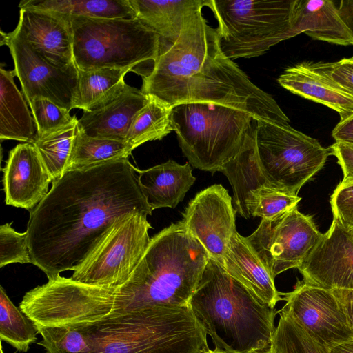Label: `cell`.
Segmentation results:
<instances>
[{"label":"cell","instance_id":"obj_1","mask_svg":"<svg viewBox=\"0 0 353 353\" xmlns=\"http://www.w3.org/2000/svg\"><path fill=\"white\" fill-rule=\"evenodd\" d=\"M152 211L128 159L69 170L30 212L32 264L48 280L74 271L118 217Z\"/></svg>","mask_w":353,"mask_h":353},{"label":"cell","instance_id":"obj_2","mask_svg":"<svg viewBox=\"0 0 353 353\" xmlns=\"http://www.w3.org/2000/svg\"><path fill=\"white\" fill-rule=\"evenodd\" d=\"M201 10L186 18L174 43H161L152 71L143 78L141 92L171 108L187 103L222 105L256 120L289 123L274 98L223 53L217 29L208 25Z\"/></svg>","mask_w":353,"mask_h":353},{"label":"cell","instance_id":"obj_3","mask_svg":"<svg viewBox=\"0 0 353 353\" xmlns=\"http://www.w3.org/2000/svg\"><path fill=\"white\" fill-rule=\"evenodd\" d=\"M209 258L182 221L171 224L151 238L123 284L101 288L92 321L158 306L190 307Z\"/></svg>","mask_w":353,"mask_h":353},{"label":"cell","instance_id":"obj_4","mask_svg":"<svg viewBox=\"0 0 353 353\" xmlns=\"http://www.w3.org/2000/svg\"><path fill=\"white\" fill-rule=\"evenodd\" d=\"M190 307L216 348L253 353L270 348L275 308L262 303L209 258Z\"/></svg>","mask_w":353,"mask_h":353},{"label":"cell","instance_id":"obj_5","mask_svg":"<svg viewBox=\"0 0 353 353\" xmlns=\"http://www.w3.org/2000/svg\"><path fill=\"white\" fill-rule=\"evenodd\" d=\"M82 325L92 337V353H202L209 349L208 334L190 307L158 306Z\"/></svg>","mask_w":353,"mask_h":353},{"label":"cell","instance_id":"obj_6","mask_svg":"<svg viewBox=\"0 0 353 353\" xmlns=\"http://www.w3.org/2000/svg\"><path fill=\"white\" fill-rule=\"evenodd\" d=\"M70 18L73 59L79 70L130 68L140 74L138 67L143 66L147 77L150 72L144 65L152 71L160 54L161 39L137 17Z\"/></svg>","mask_w":353,"mask_h":353},{"label":"cell","instance_id":"obj_7","mask_svg":"<svg viewBox=\"0 0 353 353\" xmlns=\"http://www.w3.org/2000/svg\"><path fill=\"white\" fill-rule=\"evenodd\" d=\"M253 119L244 111L203 103L176 105L171 112L173 130L188 163L212 174L239 152Z\"/></svg>","mask_w":353,"mask_h":353},{"label":"cell","instance_id":"obj_8","mask_svg":"<svg viewBox=\"0 0 353 353\" xmlns=\"http://www.w3.org/2000/svg\"><path fill=\"white\" fill-rule=\"evenodd\" d=\"M295 0H211L220 48L230 59L259 57L294 37Z\"/></svg>","mask_w":353,"mask_h":353},{"label":"cell","instance_id":"obj_9","mask_svg":"<svg viewBox=\"0 0 353 353\" xmlns=\"http://www.w3.org/2000/svg\"><path fill=\"white\" fill-rule=\"evenodd\" d=\"M258 165L267 185L292 196L324 166L330 148L290 125L256 120Z\"/></svg>","mask_w":353,"mask_h":353},{"label":"cell","instance_id":"obj_10","mask_svg":"<svg viewBox=\"0 0 353 353\" xmlns=\"http://www.w3.org/2000/svg\"><path fill=\"white\" fill-rule=\"evenodd\" d=\"M148 214L131 212L118 217L70 278L96 286H119L130 276L151 239Z\"/></svg>","mask_w":353,"mask_h":353},{"label":"cell","instance_id":"obj_11","mask_svg":"<svg viewBox=\"0 0 353 353\" xmlns=\"http://www.w3.org/2000/svg\"><path fill=\"white\" fill-rule=\"evenodd\" d=\"M311 216L297 206L272 219H261L245 240L263 265L275 277L299 268L322 238Z\"/></svg>","mask_w":353,"mask_h":353},{"label":"cell","instance_id":"obj_12","mask_svg":"<svg viewBox=\"0 0 353 353\" xmlns=\"http://www.w3.org/2000/svg\"><path fill=\"white\" fill-rule=\"evenodd\" d=\"M1 45L10 50L14 71L28 104L45 98L70 112L78 93V69L75 63L56 66L43 58L16 29L1 31Z\"/></svg>","mask_w":353,"mask_h":353},{"label":"cell","instance_id":"obj_13","mask_svg":"<svg viewBox=\"0 0 353 353\" xmlns=\"http://www.w3.org/2000/svg\"><path fill=\"white\" fill-rule=\"evenodd\" d=\"M283 307L315 340L332 349L353 341L346 312L331 290L297 281L294 290L282 293Z\"/></svg>","mask_w":353,"mask_h":353},{"label":"cell","instance_id":"obj_14","mask_svg":"<svg viewBox=\"0 0 353 353\" xmlns=\"http://www.w3.org/2000/svg\"><path fill=\"white\" fill-rule=\"evenodd\" d=\"M235 213L228 190L221 184H214L197 193L189 202L182 221L209 257L222 265L236 231Z\"/></svg>","mask_w":353,"mask_h":353},{"label":"cell","instance_id":"obj_15","mask_svg":"<svg viewBox=\"0 0 353 353\" xmlns=\"http://www.w3.org/2000/svg\"><path fill=\"white\" fill-rule=\"evenodd\" d=\"M298 269L309 285L328 290H353V230L334 218Z\"/></svg>","mask_w":353,"mask_h":353},{"label":"cell","instance_id":"obj_16","mask_svg":"<svg viewBox=\"0 0 353 353\" xmlns=\"http://www.w3.org/2000/svg\"><path fill=\"white\" fill-rule=\"evenodd\" d=\"M5 201L31 212L48 193L52 179L33 143L17 145L3 169Z\"/></svg>","mask_w":353,"mask_h":353},{"label":"cell","instance_id":"obj_17","mask_svg":"<svg viewBox=\"0 0 353 353\" xmlns=\"http://www.w3.org/2000/svg\"><path fill=\"white\" fill-rule=\"evenodd\" d=\"M15 29L52 64L65 67L74 63L70 15L48 10L21 8Z\"/></svg>","mask_w":353,"mask_h":353},{"label":"cell","instance_id":"obj_18","mask_svg":"<svg viewBox=\"0 0 353 353\" xmlns=\"http://www.w3.org/2000/svg\"><path fill=\"white\" fill-rule=\"evenodd\" d=\"M277 81L290 92L337 112L340 121L353 114V92L327 75L317 62H301L288 68Z\"/></svg>","mask_w":353,"mask_h":353},{"label":"cell","instance_id":"obj_19","mask_svg":"<svg viewBox=\"0 0 353 353\" xmlns=\"http://www.w3.org/2000/svg\"><path fill=\"white\" fill-rule=\"evenodd\" d=\"M149 97L128 85L122 93L108 104L92 111H83L78 119L80 132L96 138L125 141L137 114Z\"/></svg>","mask_w":353,"mask_h":353},{"label":"cell","instance_id":"obj_20","mask_svg":"<svg viewBox=\"0 0 353 353\" xmlns=\"http://www.w3.org/2000/svg\"><path fill=\"white\" fill-rule=\"evenodd\" d=\"M234 279L263 303L275 308L283 300L274 284V278L236 231L232 236L221 265Z\"/></svg>","mask_w":353,"mask_h":353},{"label":"cell","instance_id":"obj_21","mask_svg":"<svg viewBox=\"0 0 353 353\" xmlns=\"http://www.w3.org/2000/svg\"><path fill=\"white\" fill-rule=\"evenodd\" d=\"M189 163L180 165L173 160L146 170L137 169L141 190L152 210L174 208L181 202L196 178Z\"/></svg>","mask_w":353,"mask_h":353},{"label":"cell","instance_id":"obj_22","mask_svg":"<svg viewBox=\"0 0 353 353\" xmlns=\"http://www.w3.org/2000/svg\"><path fill=\"white\" fill-rule=\"evenodd\" d=\"M292 25L294 37L305 33L315 40L341 46L353 44L338 7L332 1L295 0Z\"/></svg>","mask_w":353,"mask_h":353},{"label":"cell","instance_id":"obj_23","mask_svg":"<svg viewBox=\"0 0 353 353\" xmlns=\"http://www.w3.org/2000/svg\"><path fill=\"white\" fill-rule=\"evenodd\" d=\"M129 1L136 17L159 34L165 45L178 39L189 15L211 3V0Z\"/></svg>","mask_w":353,"mask_h":353},{"label":"cell","instance_id":"obj_24","mask_svg":"<svg viewBox=\"0 0 353 353\" xmlns=\"http://www.w3.org/2000/svg\"><path fill=\"white\" fill-rule=\"evenodd\" d=\"M255 130L256 119H253L241 150L220 170L227 176L232 188L236 212L245 219L251 218L250 211L253 193L261 186H268L257 163Z\"/></svg>","mask_w":353,"mask_h":353},{"label":"cell","instance_id":"obj_25","mask_svg":"<svg viewBox=\"0 0 353 353\" xmlns=\"http://www.w3.org/2000/svg\"><path fill=\"white\" fill-rule=\"evenodd\" d=\"M14 70L0 69V139L33 143L37 128L27 101L17 88Z\"/></svg>","mask_w":353,"mask_h":353},{"label":"cell","instance_id":"obj_26","mask_svg":"<svg viewBox=\"0 0 353 353\" xmlns=\"http://www.w3.org/2000/svg\"><path fill=\"white\" fill-rule=\"evenodd\" d=\"M130 68L78 70V93L74 108L92 111L119 96L128 84L124 81Z\"/></svg>","mask_w":353,"mask_h":353},{"label":"cell","instance_id":"obj_27","mask_svg":"<svg viewBox=\"0 0 353 353\" xmlns=\"http://www.w3.org/2000/svg\"><path fill=\"white\" fill-rule=\"evenodd\" d=\"M19 7L90 18H136L129 0H23Z\"/></svg>","mask_w":353,"mask_h":353},{"label":"cell","instance_id":"obj_28","mask_svg":"<svg viewBox=\"0 0 353 353\" xmlns=\"http://www.w3.org/2000/svg\"><path fill=\"white\" fill-rule=\"evenodd\" d=\"M79 133L78 119L33 143L50 176L52 183L68 171Z\"/></svg>","mask_w":353,"mask_h":353},{"label":"cell","instance_id":"obj_29","mask_svg":"<svg viewBox=\"0 0 353 353\" xmlns=\"http://www.w3.org/2000/svg\"><path fill=\"white\" fill-rule=\"evenodd\" d=\"M171 112V107L149 97L147 103L134 117L125 142L134 150L148 141L162 139L173 130Z\"/></svg>","mask_w":353,"mask_h":353},{"label":"cell","instance_id":"obj_30","mask_svg":"<svg viewBox=\"0 0 353 353\" xmlns=\"http://www.w3.org/2000/svg\"><path fill=\"white\" fill-rule=\"evenodd\" d=\"M132 151L125 141L88 137L79 130L68 171L128 159Z\"/></svg>","mask_w":353,"mask_h":353},{"label":"cell","instance_id":"obj_31","mask_svg":"<svg viewBox=\"0 0 353 353\" xmlns=\"http://www.w3.org/2000/svg\"><path fill=\"white\" fill-rule=\"evenodd\" d=\"M39 334L34 323L14 305L0 286V338L17 350L26 352Z\"/></svg>","mask_w":353,"mask_h":353},{"label":"cell","instance_id":"obj_32","mask_svg":"<svg viewBox=\"0 0 353 353\" xmlns=\"http://www.w3.org/2000/svg\"><path fill=\"white\" fill-rule=\"evenodd\" d=\"M271 343L274 353H331V349L312 338L283 307Z\"/></svg>","mask_w":353,"mask_h":353},{"label":"cell","instance_id":"obj_33","mask_svg":"<svg viewBox=\"0 0 353 353\" xmlns=\"http://www.w3.org/2000/svg\"><path fill=\"white\" fill-rule=\"evenodd\" d=\"M46 353H92L93 342L83 325L37 327Z\"/></svg>","mask_w":353,"mask_h":353},{"label":"cell","instance_id":"obj_34","mask_svg":"<svg viewBox=\"0 0 353 353\" xmlns=\"http://www.w3.org/2000/svg\"><path fill=\"white\" fill-rule=\"evenodd\" d=\"M301 199L298 196L288 194L270 186H261L252 194L250 216L272 219L296 207Z\"/></svg>","mask_w":353,"mask_h":353},{"label":"cell","instance_id":"obj_35","mask_svg":"<svg viewBox=\"0 0 353 353\" xmlns=\"http://www.w3.org/2000/svg\"><path fill=\"white\" fill-rule=\"evenodd\" d=\"M38 138L44 137L71 123L76 117L70 111L45 98H37L29 104Z\"/></svg>","mask_w":353,"mask_h":353},{"label":"cell","instance_id":"obj_36","mask_svg":"<svg viewBox=\"0 0 353 353\" xmlns=\"http://www.w3.org/2000/svg\"><path fill=\"white\" fill-rule=\"evenodd\" d=\"M12 263H32L26 232L20 233L7 223L0 227V268Z\"/></svg>","mask_w":353,"mask_h":353},{"label":"cell","instance_id":"obj_37","mask_svg":"<svg viewBox=\"0 0 353 353\" xmlns=\"http://www.w3.org/2000/svg\"><path fill=\"white\" fill-rule=\"evenodd\" d=\"M330 205L334 218L353 230V183H340L330 197Z\"/></svg>","mask_w":353,"mask_h":353},{"label":"cell","instance_id":"obj_38","mask_svg":"<svg viewBox=\"0 0 353 353\" xmlns=\"http://www.w3.org/2000/svg\"><path fill=\"white\" fill-rule=\"evenodd\" d=\"M317 64L334 81L353 92V57L334 63L319 61Z\"/></svg>","mask_w":353,"mask_h":353},{"label":"cell","instance_id":"obj_39","mask_svg":"<svg viewBox=\"0 0 353 353\" xmlns=\"http://www.w3.org/2000/svg\"><path fill=\"white\" fill-rule=\"evenodd\" d=\"M330 148L332 154L337 158L343 172V179L341 183H353V145L336 141Z\"/></svg>","mask_w":353,"mask_h":353},{"label":"cell","instance_id":"obj_40","mask_svg":"<svg viewBox=\"0 0 353 353\" xmlns=\"http://www.w3.org/2000/svg\"><path fill=\"white\" fill-rule=\"evenodd\" d=\"M336 141L353 145V114L340 121L332 132Z\"/></svg>","mask_w":353,"mask_h":353},{"label":"cell","instance_id":"obj_41","mask_svg":"<svg viewBox=\"0 0 353 353\" xmlns=\"http://www.w3.org/2000/svg\"><path fill=\"white\" fill-rule=\"evenodd\" d=\"M331 291L342 304L353 334V290L334 289Z\"/></svg>","mask_w":353,"mask_h":353},{"label":"cell","instance_id":"obj_42","mask_svg":"<svg viewBox=\"0 0 353 353\" xmlns=\"http://www.w3.org/2000/svg\"><path fill=\"white\" fill-rule=\"evenodd\" d=\"M338 10L339 15L348 29L353 41V0H342Z\"/></svg>","mask_w":353,"mask_h":353},{"label":"cell","instance_id":"obj_43","mask_svg":"<svg viewBox=\"0 0 353 353\" xmlns=\"http://www.w3.org/2000/svg\"><path fill=\"white\" fill-rule=\"evenodd\" d=\"M331 353H353V341L345 343L332 348Z\"/></svg>","mask_w":353,"mask_h":353},{"label":"cell","instance_id":"obj_44","mask_svg":"<svg viewBox=\"0 0 353 353\" xmlns=\"http://www.w3.org/2000/svg\"><path fill=\"white\" fill-rule=\"evenodd\" d=\"M202 353H229L225 350H221L219 348H214V350L212 349H208L205 351L203 352Z\"/></svg>","mask_w":353,"mask_h":353},{"label":"cell","instance_id":"obj_45","mask_svg":"<svg viewBox=\"0 0 353 353\" xmlns=\"http://www.w3.org/2000/svg\"><path fill=\"white\" fill-rule=\"evenodd\" d=\"M253 353H274V352H272L271 348H269V349L264 350H262V351L254 352Z\"/></svg>","mask_w":353,"mask_h":353},{"label":"cell","instance_id":"obj_46","mask_svg":"<svg viewBox=\"0 0 353 353\" xmlns=\"http://www.w3.org/2000/svg\"><path fill=\"white\" fill-rule=\"evenodd\" d=\"M1 353H3L2 345H1Z\"/></svg>","mask_w":353,"mask_h":353},{"label":"cell","instance_id":"obj_47","mask_svg":"<svg viewBox=\"0 0 353 353\" xmlns=\"http://www.w3.org/2000/svg\"></svg>","mask_w":353,"mask_h":353}]
</instances>
